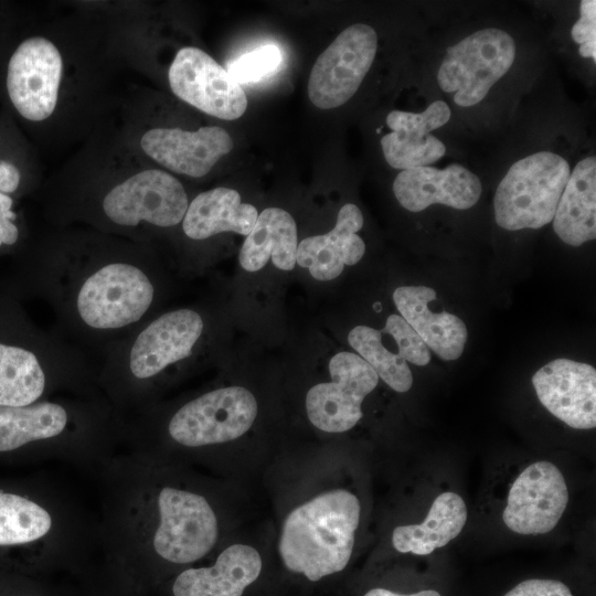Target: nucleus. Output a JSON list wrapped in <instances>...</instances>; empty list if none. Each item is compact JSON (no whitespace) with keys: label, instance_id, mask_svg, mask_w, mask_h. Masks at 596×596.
Masks as SVG:
<instances>
[{"label":"nucleus","instance_id":"1","mask_svg":"<svg viewBox=\"0 0 596 596\" xmlns=\"http://www.w3.org/2000/svg\"><path fill=\"white\" fill-rule=\"evenodd\" d=\"M20 278L83 351L105 355L157 313L158 270L138 246L54 244L30 258Z\"/></svg>","mask_w":596,"mask_h":596},{"label":"nucleus","instance_id":"2","mask_svg":"<svg viewBox=\"0 0 596 596\" xmlns=\"http://www.w3.org/2000/svg\"><path fill=\"white\" fill-rule=\"evenodd\" d=\"M84 351L35 326L9 294L0 292V407L25 406L58 386L91 377Z\"/></svg>","mask_w":596,"mask_h":596},{"label":"nucleus","instance_id":"3","mask_svg":"<svg viewBox=\"0 0 596 596\" xmlns=\"http://www.w3.org/2000/svg\"><path fill=\"white\" fill-rule=\"evenodd\" d=\"M204 332V317L193 308L156 313L105 353L98 377L117 400L138 401L168 369L194 355Z\"/></svg>","mask_w":596,"mask_h":596},{"label":"nucleus","instance_id":"4","mask_svg":"<svg viewBox=\"0 0 596 596\" xmlns=\"http://www.w3.org/2000/svg\"><path fill=\"white\" fill-rule=\"evenodd\" d=\"M360 513L359 499L344 489L321 493L292 510L279 539L285 566L311 582L342 571L353 551Z\"/></svg>","mask_w":596,"mask_h":596},{"label":"nucleus","instance_id":"5","mask_svg":"<svg viewBox=\"0 0 596 596\" xmlns=\"http://www.w3.org/2000/svg\"><path fill=\"white\" fill-rule=\"evenodd\" d=\"M570 174L567 161L550 151L517 161L494 194L497 224L508 231H518L540 228L552 222Z\"/></svg>","mask_w":596,"mask_h":596},{"label":"nucleus","instance_id":"6","mask_svg":"<svg viewBox=\"0 0 596 596\" xmlns=\"http://www.w3.org/2000/svg\"><path fill=\"white\" fill-rule=\"evenodd\" d=\"M188 206V194L177 178L148 169L107 189L96 212L99 221L117 230H137L141 225L168 228L182 222Z\"/></svg>","mask_w":596,"mask_h":596},{"label":"nucleus","instance_id":"7","mask_svg":"<svg viewBox=\"0 0 596 596\" xmlns=\"http://www.w3.org/2000/svg\"><path fill=\"white\" fill-rule=\"evenodd\" d=\"M514 56L515 44L509 33L492 28L477 31L447 50L438 85L446 93H455L457 105L473 106L509 71Z\"/></svg>","mask_w":596,"mask_h":596},{"label":"nucleus","instance_id":"8","mask_svg":"<svg viewBox=\"0 0 596 596\" xmlns=\"http://www.w3.org/2000/svg\"><path fill=\"white\" fill-rule=\"evenodd\" d=\"M257 416L255 396L243 386L220 387L179 407L167 430L175 443L202 447L234 440L244 435Z\"/></svg>","mask_w":596,"mask_h":596},{"label":"nucleus","instance_id":"9","mask_svg":"<svg viewBox=\"0 0 596 596\" xmlns=\"http://www.w3.org/2000/svg\"><path fill=\"white\" fill-rule=\"evenodd\" d=\"M157 503L159 525L152 545L161 558L189 564L212 550L219 534L217 519L203 496L164 487Z\"/></svg>","mask_w":596,"mask_h":596},{"label":"nucleus","instance_id":"10","mask_svg":"<svg viewBox=\"0 0 596 596\" xmlns=\"http://www.w3.org/2000/svg\"><path fill=\"white\" fill-rule=\"evenodd\" d=\"M377 35L365 23L344 29L316 60L308 97L320 109L337 108L358 91L374 61Z\"/></svg>","mask_w":596,"mask_h":596},{"label":"nucleus","instance_id":"11","mask_svg":"<svg viewBox=\"0 0 596 596\" xmlns=\"http://www.w3.org/2000/svg\"><path fill=\"white\" fill-rule=\"evenodd\" d=\"M330 382L313 385L306 395V411L313 426L343 433L362 418V402L379 383L373 368L359 354L342 351L329 362Z\"/></svg>","mask_w":596,"mask_h":596},{"label":"nucleus","instance_id":"12","mask_svg":"<svg viewBox=\"0 0 596 596\" xmlns=\"http://www.w3.org/2000/svg\"><path fill=\"white\" fill-rule=\"evenodd\" d=\"M168 79L177 97L220 119H237L247 108L242 86L201 49H180L169 67Z\"/></svg>","mask_w":596,"mask_h":596},{"label":"nucleus","instance_id":"13","mask_svg":"<svg viewBox=\"0 0 596 596\" xmlns=\"http://www.w3.org/2000/svg\"><path fill=\"white\" fill-rule=\"evenodd\" d=\"M63 60L56 45L43 36L24 40L8 64L7 91L25 119L42 121L55 110Z\"/></svg>","mask_w":596,"mask_h":596},{"label":"nucleus","instance_id":"14","mask_svg":"<svg viewBox=\"0 0 596 596\" xmlns=\"http://www.w3.org/2000/svg\"><path fill=\"white\" fill-rule=\"evenodd\" d=\"M567 503V485L558 467L547 460L534 461L511 483L502 520L515 533L544 534L557 525Z\"/></svg>","mask_w":596,"mask_h":596},{"label":"nucleus","instance_id":"15","mask_svg":"<svg viewBox=\"0 0 596 596\" xmlns=\"http://www.w3.org/2000/svg\"><path fill=\"white\" fill-rule=\"evenodd\" d=\"M349 344L365 360L391 389L407 392L413 375L407 362L424 366L430 352L412 327L398 315H391L385 327L376 330L368 326L354 327L348 336Z\"/></svg>","mask_w":596,"mask_h":596},{"label":"nucleus","instance_id":"16","mask_svg":"<svg viewBox=\"0 0 596 596\" xmlns=\"http://www.w3.org/2000/svg\"><path fill=\"white\" fill-rule=\"evenodd\" d=\"M542 405L556 418L575 429L596 426L595 368L570 359H556L532 376Z\"/></svg>","mask_w":596,"mask_h":596},{"label":"nucleus","instance_id":"17","mask_svg":"<svg viewBox=\"0 0 596 596\" xmlns=\"http://www.w3.org/2000/svg\"><path fill=\"white\" fill-rule=\"evenodd\" d=\"M143 152L168 170L192 178L207 174L234 147L230 134L219 126L195 131L181 128H152L141 139Z\"/></svg>","mask_w":596,"mask_h":596},{"label":"nucleus","instance_id":"18","mask_svg":"<svg viewBox=\"0 0 596 596\" xmlns=\"http://www.w3.org/2000/svg\"><path fill=\"white\" fill-rule=\"evenodd\" d=\"M450 115L449 106L441 100L434 102L419 114L391 111L386 124L392 132L381 138L386 162L395 169L407 170L439 160L445 155V145L429 132L444 126Z\"/></svg>","mask_w":596,"mask_h":596},{"label":"nucleus","instance_id":"19","mask_svg":"<svg viewBox=\"0 0 596 596\" xmlns=\"http://www.w3.org/2000/svg\"><path fill=\"white\" fill-rule=\"evenodd\" d=\"M481 191L479 178L457 163L443 170L427 166L403 170L393 183L398 203L411 212L436 203L467 210L478 202Z\"/></svg>","mask_w":596,"mask_h":596},{"label":"nucleus","instance_id":"20","mask_svg":"<svg viewBox=\"0 0 596 596\" xmlns=\"http://www.w3.org/2000/svg\"><path fill=\"white\" fill-rule=\"evenodd\" d=\"M362 226L360 209L352 203L344 204L330 232L306 237L298 243L296 263L308 268L317 280L337 278L345 265L356 264L364 255L365 244L356 234Z\"/></svg>","mask_w":596,"mask_h":596},{"label":"nucleus","instance_id":"21","mask_svg":"<svg viewBox=\"0 0 596 596\" xmlns=\"http://www.w3.org/2000/svg\"><path fill=\"white\" fill-rule=\"evenodd\" d=\"M393 300L401 317L412 327L428 349L443 360L458 359L467 341L464 321L430 304L436 292L426 286H402L394 290Z\"/></svg>","mask_w":596,"mask_h":596},{"label":"nucleus","instance_id":"22","mask_svg":"<svg viewBox=\"0 0 596 596\" xmlns=\"http://www.w3.org/2000/svg\"><path fill=\"white\" fill-rule=\"evenodd\" d=\"M262 557L245 544L226 547L209 567L182 571L172 584L173 596H242L262 572Z\"/></svg>","mask_w":596,"mask_h":596},{"label":"nucleus","instance_id":"23","mask_svg":"<svg viewBox=\"0 0 596 596\" xmlns=\"http://www.w3.org/2000/svg\"><path fill=\"white\" fill-rule=\"evenodd\" d=\"M257 216L256 207L242 203L236 190L220 187L199 193L189 203L181 227L192 241H205L224 232L247 236Z\"/></svg>","mask_w":596,"mask_h":596},{"label":"nucleus","instance_id":"24","mask_svg":"<svg viewBox=\"0 0 596 596\" xmlns=\"http://www.w3.org/2000/svg\"><path fill=\"white\" fill-rule=\"evenodd\" d=\"M78 414L68 404L50 400L25 406L0 407V453L60 438L78 423Z\"/></svg>","mask_w":596,"mask_h":596},{"label":"nucleus","instance_id":"25","mask_svg":"<svg viewBox=\"0 0 596 596\" xmlns=\"http://www.w3.org/2000/svg\"><path fill=\"white\" fill-rule=\"evenodd\" d=\"M556 235L571 246L596 237V159L581 160L570 174L553 217Z\"/></svg>","mask_w":596,"mask_h":596},{"label":"nucleus","instance_id":"26","mask_svg":"<svg viewBox=\"0 0 596 596\" xmlns=\"http://www.w3.org/2000/svg\"><path fill=\"white\" fill-rule=\"evenodd\" d=\"M298 247L294 217L280 207H267L246 236L238 260L243 269L257 272L270 259L281 270H292Z\"/></svg>","mask_w":596,"mask_h":596},{"label":"nucleus","instance_id":"27","mask_svg":"<svg viewBox=\"0 0 596 596\" xmlns=\"http://www.w3.org/2000/svg\"><path fill=\"white\" fill-rule=\"evenodd\" d=\"M468 511L464 499L446 491L433 501L427 517L421 524L396 526L392 544L401 553L428 555L457 538L467 522Z\"/></svg>","mask_w":596,"mask_h":596},{"label":"nucleus","instance_id":"28","mask_svg":"<svg viewBox=\"0 0 596 596\" xmlns=\"http://www.w3.org/2000/svg\"><path fill=\"white\" fill-rule=\"evenodd\" d=\"M52 518L39 503L0 491V546L26 544L45 536Z\"/></svg>","mask_w":596,"mask_h":596},{"label":"nucleus","instance_id":"29","mask_svg":"<svg viewBox=\"0 0 596 596\" xmlns=\"http://www.w3.org/2000/svg\"><path fill=\"white\" fill-rule=\"evenodd\" d=\"M281 60L280 50L276 45L268 44L240 56L227 72L238 84L254 83L272 74Z\"/></svg>","mask_w":596,"mask_h":596},{"label":"nucleus","instance_id":"30","mask_svg":"<svg viewBox=\"0 0 596 596\" xmlns=\"http://www.w3.org/2000/svg\"><path fill=\"white\" fill-rule=\"evenodd\" d=\"M504 596H573V594L560 581L532 578L519 583Z\"/></svg>","mask_w":596,"mask_h":596},{"label":"nucleus","instance_id":"31","mask_svg":"<svg viewBox=\"0 0 596 596\" xmlns=\"http://www.w3.org/2000/svg\"><path fill=\"white\" fill-rule=\"evenodd\" d=\"M12 198L0 192V251L3 246H14L20 238V228L14 223L17 214L12 211Z\"/></svg>","mask_w":596,"mask_h":596},{"label":"nucleus","instance_id":"32","mask_svg":"<svg viewBox=\"0 0 596 596\" xmlns=\"http://www.w3.org/2000/svg\"><path fill=\"white\" fill-rule=\"evenodd\" d=\"M572 38L579 45L596 42V1L581 2V18L572 28Z\"/></svg>","mask_w":596,"mask_h":596},{"label":"nucleus","instance_id":"33","mask_svg":"<svg viewBox=\"0 0 596 596\" xmlns=\"http://www.w3.org/2000/svg\"><path fill=\"white\" fill-rule=\"evenodd\" d=\"M20 180V171L13 163L0 161V192L6 194L15 192Z\"/></svg>","mask_w":596,"mask_h":596},{"label":"nucleus","instance_id":"34","mask_svg":"<svg viewBox=\"0 0 596 596\" xmlns=\"http://www.w3.org/2000/svg\"><path fill=\"white\" fill-rule=\"evenodd\" d=\"M364 596H441V595L435 589H425V590H421L414 594L405 595V594L394 593L392 590L384 589V588H373L369 590L368 593H365Z\"/></svg>","mask_w":596,"mask_h":596},{"label":"nucleus","instance_id":"35","mask_svg":"<svg viewBox=\"0 0 596 596\" xmlns=\"http://www.w3.org/2000/svg\"><path fill=\"white\" fill-rule=\"evenodd\" d=\"M579 54L583 57H590L596 61V42H589L581 45Z\"/></svg>","mask_w":596,"mask_h":596}]
</instances>
